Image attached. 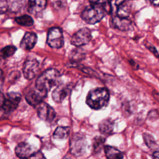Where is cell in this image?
<instances>
[{
    "mask_svg": "<svg viewBox=\"0 0 159 159\" xmlns=\"http://www.w3.org/2000/svg\"><path fill=\"white\" fill-rule=\"evenodd\" d=\"M84 57V54L83 53L82 50H81V49L77 48L71 52L70 55V58L71 61L76 62L78 61L81 60Z\"/></svg>",
    "mask_w": 159,
    "mask_h": 159,
    "instance_id": "obj_22",
    "label": "cell"
},
{
    "mask_svg": "<svg viewBox=\"0 0 159 159\" xmlns=\"http://www.w3.org/2000/svg\"><path fill=\"white\" fill-rule=\"evenodd\" d=\"M91 39L92 35L91 30L86 27H84L78 30L72 35L71 43L77 47H80L88 43Z\"/></svg>",
    "mask_w": 159,
    "mask_h": 159,
    "instance_id": "obj_7",
    "label": "cell"
},
{
    "mask_svg": "<svg viewBox=\"0 0 159 159\" xmlns=\"http://www.w3.org/2000/svg\"><path fill=\"white\" fill-rule=\"evenodd\" d=\"M37 42V36L36 34L32 32H28L24 35L20 45L25 50H30L34 48Z\"/></svg>",
    "mask_w": 159,
    "mask_h": 159,
    "instance_id": "obj_14",
    "label": "cell"
},
{
    "mask_svg": "<svg viewBox=\"0 0 159 159\" xmlns=\"http://www.w3.org/2000/svg\"><path fill=\"white\" fill-rule=\"evenodd\" d=\"M112 6L110 0H96L90 2L81 14L82 19L89 24L100 22L107 14H111Z\"/></svg>",
    "mask_w": 159,
    "mask_h": 159,
    "instance_id": "obj_1",
    "label": "cell"
},
{
    "mask_svg": "<svg viewBox=\"0 0 159 159\" xmlns=\"http://www.w3.org/2000/svg\"><path fill=\"white\" fill-rule=\"evenodd\" d=\"M86 148L87 142L84 136L79 133L75 134L71 137L70 143L71 153L76 157H80L86 152Z\"/></svg>",
    "mask_w": 159,
    "mask_h": 159,
    "instance_id": "obj_5",
    "label": "cell"
},
{
    "mask_svg": "<svg viewBox=\"0 0 159 159\" xmlns=\"http://www.w3.org/2000/svg\"><path fill=\"white\" fill-rule=\"evenodd\" d=\"M2 84V73L0 70V88L1 87Z\"/></svg>",
    "mask_w": 159,
    "mask_h": 159,
    "instance_id": "obj_32",
    "label": "cell"
},
{
    "mask_svg": "<svg viewBox=\"0 0 159 159\" xmlns=\"http://www.w3.org/2000/svg\"><path fill=\"white\" fill-rule=\"evenodd\" d=\"M109 98V92L107 88H97L89 91L86 102L91 109L98 110L107 106Z\"/></svg>",
    "mask_w": 159,
    "mask_h": 159,
    "instance_id": "obj_2",
    "label": "cell"
},
{
    "mask_svg": "<svg viewBox=\"0 0 159 159\" xmlns=\"http://www.w3.org/2000/svg\"><path fill=\"white\" fill-rule=\"evenodd\" d=\"M47 0H29L28 11L33 15H39L45 9Z\"/></svg>",
    "mask_w": 159,
    "mask_h": 159,
    "instance_id": "obj_15",
    "label": "cell"
},
{
    "mask_svg": "<svg viewBox=\"0 0 159 159\" xmlns=\"http://www.w3.org/2000/svg\"><path fill=\"white\" fill-rule=\"evenodd\" d=\"M29 159H47L43 154L40 152H35L33 154L31 155V156L29 157Z\"/></svg>",
    "mask_w": 159,
    "mask_h": 159,
    "instance_id": "obj_27",
    "label": "cell"
},
{
    "mask_svg": "<svg viewBox=\"0 0 159 159\" xmlns=\"http://www.w3.org/2000/svg\"><path fill=\"white\" fill-rule=\"evenodd\" d=\"M71 86L69 84H60L53 91L52 96L56 102H61L71 91Z\"/></svg>",
    "mask_w": 159,
    "mask_h": 159,
    "instance_id": "obj_12",
    "label": "cell"
},
{
    "mask_svg": "<svg viewBox=\"0 0 159 159\" xmlns=\"http://www.w3.org/2000/svg\"><path fill=\"white\" fill-rule=\"evenodd\" d=\"M66 4L65 0H55L53 5L56 9H61L66 6Z\"/></svg>",
    "mask_w": 159,
    "mask_h": 159,
    "instance_id": "obj_26",
    "label": "cell"
},
{
    "mask_svg": "<svg viewBox=\"0 0 159 159\" xmlns=\"http://www.w3.org/2000/svg\"><path fill=\"white\" fill-rule=\"evenodd\" d=\"M143 139L146 145L150 148H153L156 145V142L154 138L148 134H143Z\"/></svg>",
    "mask_w": 159,
    "mask_h": 159,
    "instance_id": "obj_24",
    "label": "cell"
},
{
    "mask_svg": "<svg viewBox=\"0 0 159 159\" xmlns=\"http://www.w3.org/2000/svg\"><path fill=\"white\" fill-rule=\"evenodd\" d=\"M148 48L150 49V50L151 51V52H152L156 56H158V52H157V50L153 47V46H150V47H148Z\"/></svg>",
    "mask_w": 159,
    "mask_h": 159,
    "instance_id": "obj_29",
    "label": "cell"
},
{
    "mask_svg": "<svg viewBox=\"0 0 159 159\" xmlns=\"http://www.w3.org/2000/svg\"><path fill=\"white\" fill-rule=\"evenodd\" d=\"M153 159H159V152H155L153 153Z\"/></svg>",
    "mask_w": 159,
    "mask_h": 159,
    "instance_id": "obj_30",
    "label": "cell"
},
{
    "mask_svg": "<svg viewBox=\"0 0 159 159\" xmlns=\"http://www.w3.org/2000/svg\"><path fill=\"white\" fill-rule=\"evenodd\" d=\"M60 78V73L54 68H50L43 72L37 78L35 83V88L48 92L52 87L57 84Z\"/></svg>",
    "mask_w": 159,
    "mask_h": 159,
    "instance_id": "obj_3",
    "label": "cell"
},
{
    "mask_svg": "<svg viewBox=\"0 0 159 159\" xmlns=\"http://www.w3.org/2000/svg\"><path fill=\"white\" fill-rule=\"evenodd\" d=\"M63 159H72V158H71V157L68 156V155H66L65 157H64L63 158Z\"/></svg>",
    "mask_w": 159,
    "mask_h": 159,
    "instance_id": "obj_33",
    "label": "cell"
},
{
    "mask_svg": "<svg viewBox=\"0 0 159 159\" xmlns=\"http://www.w3.org/2000/svg\"><path fill=\"white\" fill-rule=\"evenodd\" d=\"M21 159H27V158H21Z\"/></svg>",
    "mask_w": 159,
    "mask_h": 159,
    "instance_id": "obj_34",
    "label": "cell"
},
{
    "mask_svg": "<svg viewBox=\"0 0 159 159\" xmlns=\"http://www.w3.org/2000/svg\"><path fill=\"white\" fill-rule=\"evenodd\" d=\"M99 129L101 134L104 135H109L112 132L113 122L112 120L108 119H104L99 123Z\"/></svg>",
    "mask_w": 159,
    "mask_h": 159,
    "instance_id": "obj_18",
    "label": "cell"
},
{
    "mask_svg": "<svg viewBox=\"0 0 159 159\" xmlns=\"http://www.w3.org/2000/svg\"><path fill=\"white\" fill-rule=\"evenodd\" d=\"M16 22L22 26H31L34 24L32 18L28 15H22L15 18Z\"/></svg>",
    "mask_w": 159,
    "mask_h": 159,
    "instance_id": "obj_20",
    "label": "cell"
},
{
    "mask_svg": "<svg viewBox=\"0 0 159 159\" xmlns=\"http://www.w3.org/2000/svg\"><path fill=\"white\" fill-rule=\"evenodd\" d=\"M16 47L13 45H7L1 49L0 51V57L3 58H8L16 52Z\"/></svg>",
    "mask_w": 159,
    "mask_h": 159,
    "instance_id": "obj_21",
    "label": "cell"
},
{
    "mask_svg": "<svg viewBox=\"0 0 159 159\" xmlns=\"http://www.w3.org/2000/svg\"><path fill=\"white\" fill-rule=\"evenodd\" d=\"M116 14L122 17H128L132 8L130 0H117L116 2Z\"/></svg>",
    "mask_w": 159,
    "mask_h": 159,
    "instance_id": "obj_13",
    "label": "cell"
},
{
    "mask_svg": "<svg viewBox=\"0 0 159 159\" xmlns=\"http://www.w3.org/2000/svg\"><path fill=\"white\" fill-rule=\"evenodd\" d=\"M9 6V0H0V14L6 12Z\"/></svg>",
    "mask_w": 159,
    "mask_h": 159,
    "instance_id": "obj_25",
    "label": "cell"
},
{
    "mask_svg": "<svg viewBox=\"0 0 159 159\" xmlns=\"http://www.w3.org/2000/svg\"><path fill=\"white\" fill-rule=\"evenodd\" d=\"M39 70V63L35 58H29L24 62L23 73L27 80L33 79Z\"/></svg>",
    "mask_w": 159,
    "mask_h": 159,
    "instance_id": "obj_8",
    "label": "cell"
},
{
    "mask_svg": "<svg viewBox=\"0 0 159 159\" xmlns=\"http://www.w3.org/2000/svg\"><path fill=\"white\" fill-rule=\"evenodd\" d=\"M47 92L41 91L37 88L29 91L25 95L27 102L32 106H39L47 96Z\"/></svg>",
    "mask_w": 159,
    "mask_h": 159,
    "instance_id": "obj_9",
    "label": "cell"
},
{
    "mask_svg": "<svg viewBox=\"0 0 159 159\" xmlns=\"http://www.w3.org/2000/svg\"><path fill=\"white\" fill-rule=\"evenodd\" d=\"M130 1H131V0H130ZM133 1H134V0H133Z\"/></svg>",
    "mask_w": 159,
    "mask_h": 159,
    "instance_id": "obj_35",
    "label": "cell"
},
{
    "mask_svg": "<svg viewBox=\"0 0 159 159\" xmlns=\"http://www.w3.org/2000/svg\"><path fill=\"white\" fill-rule=\"evenodd\" d=\"M70 132L69 127H58L53 132V136L56 139H66Z\"/></svg>",
    "mask_w": 159,
    "mask_h": 159,
    "instance_id": "obj_19",
    "label": "cell"
},
{
    "mask_svg": "<svg viewBox=\"0 0 159 159\" xmlns=\"http://www.w3.org/2000/svg\"><path fill=\"white\" fill-rule=\"evenodd\" d=\"M5 99H6V98H5L4 95L0 91V107L3 105V104L5 101Z\"/></svg>",
    "mask_w": 159,
    "mask_h": 159,
    "instance_id": "obj_28",
    "label": "cell"
},
{
    "mask_svg": "<svg viewBox=\"0 0 159 159\" xmlns=\"http://www.w3.org/2000/svg\"><path fill=\"white\" fill-rule=\"evenodd\" d=\"M47 42L53 48H60L63 46L64 39L62 30L59 27H52L47 34Z\"/></svg>",
    "mask_w": 159,
    "mask_h": 159,
    "instance_id": "obj_6",
    "label": "cell"
},
{
    "mask_svg": "<svg viewBox=\"0 0 159 159\" xmlns=\"http://www.w3.org/2000/svg\"><path fill=\"white\" fill-rule=\"evenodd\" d=\"M20 99L21 95L19 93L11 92L8 93L3 105L0 107V119H7L11 113L17 108Z\"/></svg>",
    "mask_w": 159,
    "mask_h": 159,
    "instance_id": "obj_4",
    "label": "cell"
},
{
    "mask_svg": "<svg viewBox=\"0 0 159 159\" xmlns=\"http://www.w3.org/2000/svg\"><path fill=\"white\" fill-rule=\"evenodd\" d=\"M111 27L121 31H127L132 26V22L128 17H122L117 14L112 16L110 20Z\"/></svg>",
    "mask_w": 159,
    "mask_h": 159,
    "instance_id": "obj_10",
    "label": "cell"
},
{
    "mask_svg": "<svg viewBox=\"0 0 159 159\" xmlns=\"http://www.w3.org/2000/svg\"><path fill=\"white\" fill-rule=\"evenodd\" d=\"M38 116L46 122H52L56 116L54 109L48 104L42 102L37 109Z\"/></svg>",
    "mask_w": 159,
    "mask_h": 159,
    "instance_id": "obj_11",
    "label": "cell"
},
{
    "mask_svg": "<svg viewBox=\"0 0 159 159\" xmlns=\"http://www.w3.org/2000/svg\"><path fill=\"white\" fill-rule=\"evenodd\" d=\"M105 139L102 137H95L93 142V148L95 152H99L103 147Z\"/></svg>",
    "mask_w": 159,
    "mask_h": 159,
    "instance_id": "obj_23",
    "label": "cell"
},
{
    "mask_svg": "<svg viewBox=\"0 0 159 159\" xmlns=\"http://www.w3.org/2000/svg\"><path fill=\"white\" fill-rule=\"evenodd\" d=\"M107 159H122V153L116 147L106 145L104 148Z\"/></svg>",
    "mask_w": 159,
    "mask_h": 159,
    "instance_id": "obj_17",
    "label": "cell"
},
{
    "mask_svg": "<svg viewBox=\"0 0 159 159\" xmlns=\"http://www.w3.org/2000/svg\"><path fill=\"white\" fill-rule=\"evenodd\" d=\"M34 152V150L30 144L26 142L19 143L15 148L16 155L20 158H27L30 157Z\"/></svg>",
    "mask_w": 159,
    "mask_h": 159,
    "instance_id": "obj_16",
    "label": "cell"
},
{
    "mask_svg": "<svg viewBox=\"0 0 159 159\" xmlns=\"http://www.w3.org/2000/svg\"><path fill=\"white\" fill-rule=\"evenodd\" d=\"M150 1L155 6H159V0H150Z\"/></svg>",
    "mask_w": 159,
    "mask_h": 159,
    "instance_id": "obj_31",
    "label": "cell"
}]
</instances>
